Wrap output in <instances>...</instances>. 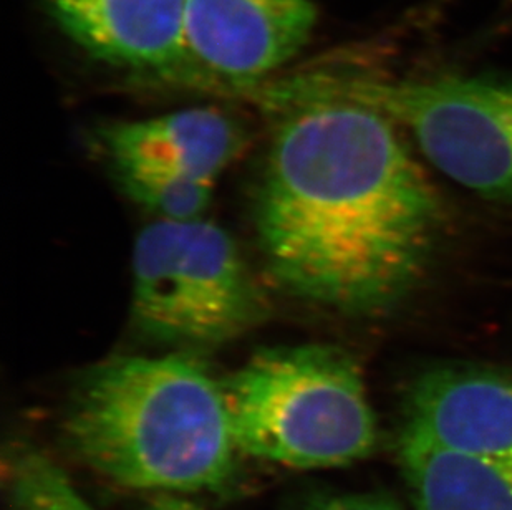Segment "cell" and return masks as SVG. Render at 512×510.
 I'll use <instances>...</instances> for the list:
<instances>
[{
  "mask_svg": "<svg viewBox=\"0 0 512 510\" xmlns=\"http://www.w3.org/2000/svg\"><path fill=\"white\" fill-rule=\"evenodd\" d=\"M310 73L330 93L375 108L410 131L428 161L459 186L512 201L511 82H390L332 68Z\"/></svg>",
  "mask_w": 512,
  "mask_h": 510,
  "instance_id": "5b68a950",
  "label": "cell"
},
{
  "mask_svg": "<svg viewBox=\"0 0 512 510\" xmlns=\"http://www.w3.org/2000/svg\"><path fill=\"white\" fill-rule=\"evenodd\" d=\"M405 428L443 448L512 466V373L443 365L411 381Z\"/></svg>",
  "mask_w": 512,
  "mask_h": 510,
  "instance_id": "52a82bcc",
  "label": "cell"
},
{
  "mask_svg": "<svg viewBox=\"0 0 512 510\" xmlns=\"http://www.w3.org/2000/svg\"><path fill=\"white\" fill-rule=\"evenodd\" d=\"M398 464L415 510H512V466L443 448L403 426Z\"/></svg>",
  "mask_w": 512,
  "mask_h": 510,
  "instance_id": "30bf717a",
  "label": "cell"
},
{
  "mask_svg": "<svg viewBox=\"0 0 512 510\" xmlns=\"http://www.w3.org/2000/svg\"><path fill=\"white\" fill-rule=\"evenodd\" d=\"M140 510H201L178 494H156Z\"/></svg>",
  "mask_w": 512,
  "mask_h": 510,
  "instance_id": "5bb4252c",
  "label": "cell"
},
{
  "mask_svg": "<svg viewBox=\"0 0 512 510\" xmlns=\"http://www.w3.org/2000/svg\"><path fill=\"white\" fill-rule=\"evenodd\" d=\"M254 92L276 116L252 203L272 282L350 317L400 305L430 267L445 214L395 123L309 72Z\"/></svg>",
  "mask_w": 512,
  "mask_h": 510,
  "instance_id": "6da1fadb",
  "label": "cell"
},
{
  "mask_svg": "<svg viewBox=\"0 0 512 510\" xmlns=\"http://www.w3.org/2000/svg\"><path fill=\"white\" fill-rule=\"evenodd\" d=\"M98 143L112 164H145L216 184L246 148L247 133L226 111L199 106L103 126Z\"/></svg>",
  "mask_w": 512,
  "mask_h": 510,
  "instance_id": "9c48e42d",
  "label": "cell"
},
{
  "mask_svg": "<svg viewBox=\"0 0 512 510\" xmlns=\"http://www.w3.org/2000/svg\"><path fill=\"white\" fill-rule=\"evenodd\" d=\"M123 193L161 221H194L206 217L214 184L171 169L145 164H112Z\"/></svg>",
  "mask_w": 512,
  "mask_h": 510,
  "instance_id": "8fae6325",
  "label": "cell"
},
{
  "mask_svg": "<svg viewBox=\"0 0 512 510\" xmlns=\"http://www.w3.org/2000/svg\"><path fill=\"white\" fill-rule=\"evenodd\" d=\"M131 323L146 342L199 355L266 322L271 302L216 222L161 221L136 236Z\"/></svg>",
  "mask_w": 512,
  "mask_h": 510,
  "instance_id": "277c9868",
  "label": "cell"
},
{
  "mask_svg": "<svg viewBox=\"0 0 512 510\" xmlns=\"http://www.w3.org/2000/svg\"><path fill=\"white\" fill-rule=\"evenodd\" d=\"M292 510H406L387 497L373 494H327L307 499Z\"/></svg>",
  "mask_w": 512,
  "mask_h": 510,
  "instance_id": "4fadbf2b",
  "label": "cell"
},
{
  "mask_svg": "<svg viewBox=\"0 0 512 510\" xmlns=\"http://www.w3.org/2000/svg\"><path fill=\"white\" fill-rule=\"evenodd\" d=\"M315 20L312 0H183L179 85L249 95L302 52Z\"/></svg>",
  "mask_w": 512,
  "mask_h": 510,
  "instance_id": "8992f818",
  "label": "cell"
},
{
  "mask_svg": "<svg viewBox=\"0 0 512 510\" xmlns=\"http://www.w3.org/2000/svg\"><path fill=\"white\" fill-rule=\"evenodd\" d=\"M58 29L98 62L179 85L183 0H40Z\"/></svg>",
  "mask_w": 512,
  "mask_h": 510,
  "instance_id": "ba28073f",
  "label": "cell"
},
{
  "mask_svg": "<svg viewBox=\"0 0 512 510\" xmlns=\"http://www.w3.org/2000/svg\"><path fill=\"white\" fill-rule=\"evenodd\" d=\"M9 510H95L47 454L27 443H10L4 454Z\"/></svg>",
  "mask_w": 512,
  "mask_h": 510,
  "instance_id": "7c38bea8",
  "label": "cell"
},
{
  "mask_svg": "<svg viewBox=\"0 0 512 510\" xmlns=\"http://www.w3.org/2000/svg\"><path fill=\"white\" fill-rule=\"evenodd\" d=\"M221 385L241 456L327 469L367 458L377 446V416L362 368L342 348H262Z\"/></svg>",
  "mask_w": 512,
  "mask_h": 510,
  "instance_id": "3957f363",
  "label": "cell"
},
{
  "mask_svg": "<svg viewBox=\"0 0 512 510\" xmlns=\"http://www.w3.org/2000/svg\"><path fill=\"white\" fill-rule=\"evenodd\" d=\"M60 436L75 461L136 491L226 492L239 471L221 378L194 353L88 366L68 391Z\"/></svg>",
  "mask_w": 512,
  "mask_h": 510,
  "instance_id": "7a4b0ae2",
  "label": "cell"
}]
</instances>
